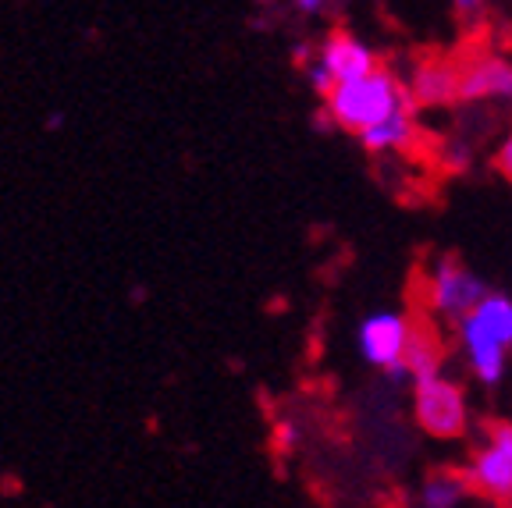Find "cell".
Segmentation results:
<instances>
[{"label": "cell", "mask_w": 512, "mask_h": 508, "mask_svg": "<svg viewBox=\"0 0 512 508\" xmlns=\"http://www.w3.org/2000/svg\"><path fill=\"white\" fill-rule=\"evenodd\" d=\"M381 57L370 47L363 36H356L352 29H331L324 32L317 43L310 47L306 57V82L320 93V100L331 93L335 86L356 82L363 75L377 72Z\"/></svg>", "instance_id": "cell-6"}, {"label": "cell", "mask_w": 512, "mask_h": 508, "mask_svg": "<svg viewBox=\"0 0 512 508\" xmlns=\"http://www.w3.org/2000/svg\"><path fill=\"white\" fill-rule=\"evenodd\" d=\"M409 413H413L416 430H424L434 441L452 445V441H470L477 434L470 391L452 374H434L416 381L409 391Z\"/></svg>", "instance_id": "cell-4"}, {"label": "cell", "mask_w": 512, "mask_h": 508, "mask_svg": "<svg viewBox=\"0 0 512 508\" xmlns=\"http://www.w3.org/2000/svg\"><path fill=\"white\" fill-rule=\"evenodd\" d=\"M512 104V54L470 47L459 54V107Z\"/></svg>", "instance_id": "cell-7"}, {"label": "cell", "mask_w": 512, "mask_h": 508, "mask_svg": "<svg viewBox=\"0 0 512 508\" xmlns=\"http://www.w3.org/2000/svg\"><path fill=\"white\" fill-rule=\"evenodd\" d=\"M416 111L459 107V54H424L402 75Z\"/></svg>", "instance_id": "cell-9"}, {"label": "cell", "mask_w": 512, "mask_h": 508, "mask_svg": "<svg viewBox=\"0 0 512 508\" xmlns=\"http://www.w3.org/2000/svg\"><path fill=\"white\" fill-rule=\"evenodd\" d=\"M495 171L512 185V121H509V128L502 132V139H498V146H495Z\"/></svg>", "instance_id": "cell-13"}, {"label": "cell", "mask_w": 512, "mask_h": 508, "mask_svg": "<svg viewBox=\"0 0 512 508\" xmlns=\"http://www.w3.org/2000/svg\"><path fill=\"white\" fill-rule=\"evenodd\" d=\"M420 111L416 107H406L399 111L392 121L377 125L374 132L360 135V146L374 157H402V153L416 150L420 146Z\"/></svg>", "instance_id": "cell-11"}, {"label": "cell", "mask_w": 512, "mask_h": 508, "mask_svg": "<svg viewBox=\"0 0 512 508\" xmlns=\"http://www.w3.org/2000/svg\"><path fill=\"white\" fill-rule=\"evenodd\" d=\"M488 292L491 288L484 285V278L456 253L431 256L416 278V306L424 310V320L448 327V331L470 317Z\"/></svg>", "instance_id": "cell-3"}, {"label": "cell", "mask_w": 512, "mask_h": 508, "mask_svg": "<svg viewBox=\"0 0 512 508\" xmlns=\"http://www.w3.org/2000/svg\"><path fill=\"white\" fill-rule=\"evenodd\" d=\"M299 441H303V430H299L292 420L274 423V445H278V452H296Z\"/></svg>", "instance_id": "cell-14"}, {"label": "cell", "mask_w": 512, "mask_h": 508, "mask_svg": "<svg viewBox=\"0 0 512 508\" xmlns=\"http://www.w3.org/2000/svg\"><path fill=\"white\" fill-rule=\"evenodd\" d=\"M413 331H416V317H409L402 310H377L370 317H363L360 327H356V349H360L367 366L402 377Z\"/></svg>", "instance_id": "cell-8"}, {"label": "cell", "mask_w": 512, "mask_h": 508, "mask_svg": "<svg viewBox=\"0 0 512 508\" xmlns=\"http://www.w3.org/2000/svg\"><path fill=\"white\" fill-rule=\"evenodd\" d=\"M459 473L477 501L512 508V420H491L477 427Z\"/></svg>", "instance_id": "cell-5"}, {"label": "cell", "mask_w": 512, "mask_h": 508, "mask_svg": "<svg viewBox=\"0 0 512 508\" xmlns=\"http://www.w3.org/2000/svg\"><path fill=\"white\" fill-rule=\"evenodd\" d=\"M448 352H452V342L441 334V327L424 317H416V331H413V342H409L402 377H409V381L416 384V381H424V377L445 374Z\"/></svg>", "instance_id": "cell-10"}, {"label": "cell", "mask_w": 512, "mask_h": 508, "mask_svg": "<svg viewBox=\"0 0 512 508\" xmlns=\"http://www.w3.org/2000/svg\"><path fill=\"white\" fill-rule=\"evenodd\" d=\"M452 349L480 388H498L512 366V295L488 292L466 320L452 327Z\"/></svg>", "instance_id": "cell-1"}, {"label": "cell", "mask_w": 512, "mask_h": 508, "mask_svg": "<svg viewBox=\"0 0 512 508\" xmlns=\"http://www.w3.org/2000/svg\"><path fill=\"white\" fill-rule=\"evenodd\" d=\"M470 501L473 494L459 469H434L416 484L409 508H466Z\"/></svg>", "instance_id": "cell-12"}, {"label": "cell", "mask_w": 512, "mask_h": 508, "mask_svg": "<svg viewBox=\"0 0 512 508\" xmlns=\"http://www.w3.org/2000/svg\"><path fill=\"white\" fill-rule=\"evenodd\" d=\"M413 107L406 93V82H402L399 72H392L388 64H381L377 72L363 75L356 82H345V86H335L328 96H324V121L331 128H342L349 135H367L374 132L377 125L392 121L399 111Z\"/></svg>", "instance_id": "cell-2"}]
</instances>
